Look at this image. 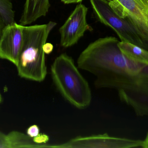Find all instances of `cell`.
I'll return each mask as SVG.
<instances>
[{
    "label": "cell",
    "mask_w": 148,
    "mask_h": 148,
    "mask_svg": "<svg viewBox=\"0 0 148 148\" xmlns=\"http://www.w3.org/2000/svg\"><path fill=\"white\" fill-rule=\"evenodd\" d=\"M119 41L114 36L99 38L89 44L78 56V68L95 76L97 87L118 90L145 65L125 57L118 47Z\"/></svg>",
    "instance_id": "6da1fadb"
},
{
    "label": "cell",
    "mask_w": 148,
    "mask_h": 148,
    "mask_svg": "<svg viewBox=\"0 0 148 148\" xmlns=\"http://www.w3.org/2000/svg\"><path fill=\"white\" fill-rule=\"evenodd\" d=\"M56 23L23 26V42L16 66L19 76L38 82L46 79L47 68L43 47Z\"/></svg>",
    "instance_id": "7a4b0ae2"
},
{
    "label": "cell",
    "mask_w": 148,
    "mask_h": 148,
    "mask_svg": "<svg viewBox=\"0 0 148 148\" xmlns=\"http://www.w3.org/2000/svg\"><path fill=\"white\" fill-rule=\"evenodd\" d=\"M51 74L57 90L69 103L80 109L90 105L92 94L89 84L71 56L66 53L57 56L51 65Z\"/></svg>",
    "instance_id": "3957f363"
},
{
    "label": "cell",
    "mask_w": 148,
    "mask_h": 148,
    "mask_svg": "<svg viewBox=\"0 0 148 148\" xmlns=\"http://www.w3.org/2000/svg\"><path fill=\"white\" fill-rule=\"evenodd\" d=\"M90 1L98 20L112 28L121 41L131 43L147 50L146 45L134 27L116 13L107 0Z\"/></svg>",
    "instance_id": "277c9868"
},
{
    "label": "cell",
    "mask_w": 148,
    "mask_h": 148,
    "mask_svg": "<svg viewBox=\"0 0 148 148\" xmlns=\"http://www.w3.org/2000/svg\"><path fill=\"white\" fill-rule=\"evenodd\" d=\"M117 91L121 101L132 107L137 116H148V65L130 76Z\"/></svg>",
    "instance_id": "5b68a950"
},
{
    "label": "cell",
    "mask_w": 148,
    "mask_h": 148,
    "mask_svg": "<svg viewBox=\"0 0 148 148\" xmlns=\"http://www.w3.org/2000/svg\"><path fill=\"white\" fill-rule=\"evenodd\" d=\"M136 30L148 51V0H107Z\"/></svg>",
    "instance_id": "8992f818"
},
{
    "label": "cell",
    "mask_w": 148,
    "mask_h": 148,
    "mask_svg": "<svg viewBox=\"0 0 148 148\" xmlns=\"http://www.w3.org/2000/svg\"><path fill=\"white\" fill-rule=\"evenodd\" d=\"M143 141L113 137L107 134L77 136L62 144L49 145L51 148H131L142 147Z\"/></svg>",
    "instance_id": "52a82bcc"
},
{
    "label": "cell",
    "mask_w": 148,
    "mask_h": 148,
    "mask_svg": "<svg viewBox=\"0 0 148 148\" xmlns=\"http://www.w3.org/2000/svg\"><path fill=\"white\" fill-rule=\"evenodd\" d=\"M88 11V8L85 5L79 3L60 28V44L62 47L67 48L73 46L86 31L91 29L86 20Z\"/></svg>",
    "instance_id": "ba28073f"
},
{
    "label": "cell",
    "mask_w": 148,
    "mask_h": 148,
    "mask_svg": "<svg viewBox=\"0 0 148 148\" xmlns=\"http://www.w3.org/2000/svg\"><path fill=\"white\" fill-rule=\"evenodd\" d=\"M23 25L15 22L7 24L0 38V58L16 65L22 47Z\"/></svg>",
    "instance_id": "9c48e42d"
},
{
    "label": "cell",
    "mask_w": 148,
    "mask_h": 148,
    "mask_svg": "<svg viewBox=\"0 0 148 148\" xmlns=\"http://www.w3.org/2000/svg\"><path fill=\"white\" fill-rule=\"evenodd\" d=\"M50 7L49 0H26L20 24L29 25L40 17L46 16Z\"/></svg>",
    "instance_id": "30bf717a"
},
{
    "label": "cell",
    "mask_w": 148,
    "mask_h": 148,
    "mask_svg": "<svg viewBox=\"0 0 148 148\" xmlns=\"http://www.w3.org/2000/svg\"><path fill=\"white\" fill-rule=\"evenodd\" d=\"M118 47L122 54L134 62L148 65V51L134 43L119 41Z\"/></svg>",
    "instance_id": "8fae6325"
},
{
    "label": "cell",
    "mask_w": 148,
    "mask_h": 148,
    "mask_svg": "<svg viewBox=\"0 0 148 148\" xmlns=\"http://www.w3.org/2000/svg\"><path fill=\"white\" fill-rule=\"evenodd\" d=\"M9 148H49L48 144H39L23 133L13 131L7 135Z\"/></svg>",
    "instance_id": "7c38bea8"
},
{
    "label": "cell",
    "mask_w": 148,
    "mask_h": 148,
    "mask_svg": "<svg viewBox=\"0 0 148 148\" xmlns=\"http://www.w3.org/2000/svg\"><path fill=\"white\" fill-rule=\"evenodd\" d=\"M0 15L7 25L15 22V12L10 0H0Z\"/></svg>",
    "instance_id": "4fadbf2b"
},
{
    "label": "cell",
    "mask_w": 148,
    "mask_h": 148,
    "mask_svg": "<svg viewBox=\"0 0 148 148\" xmlns=\"http://www.w3.org/2000/svg\"><path fill=\"white\" fill-rule=\"evenodd\" d=\"M34 142L39 144H46L49 140V137L46 134H40L33 138Z\"/></svg>",
    "instance_id": "5bb4252c"
},
{
    "label": "cell",
    "mask_w": 148,
    "mask_h": 148,
    "mask_svg": "<svg viewBox=\"0 0 148 148\" xmlns=\"http://www.w3.org/2000/svg\"><path fill=\"white\" fill-rule=\"evenodd\" d=\"M40 128L36 125H33L30 126L27 130V135L32 138L38 136L40 134Z\"/></svg>",
    "instance_id": "9a60e30c"
},
{
    "label": "cell",
    "mask_w": 148,
    "mask_h": 148,
    "mask_svg": "<svg viewBox=\"0 0 148 148\" xmlns=\"http://www.w3.org/2000/svg\"><path fill=\"white\" fill-rule=\"evenodd\" d=\"M44 52L45 54H49L53 51V46L51 43H46L43 47Z\"/></svg>",
    "instance_id": "2e32d148"
},
{
    "label": "cell",
    "mask_w": 148,
    "mask_h": 148,
    "mask_svg": "<svg viewBox=\"0 0 148 148\" xmlns=\"http://www.w3.org/2000/svg\"><path fill=\"white\" fill-rule=\"evenodd\" d=\"M6 25L7 24H6L4 19L0 15V38H1V36L3 30V29L5 28Z\"/></svg>",
    "instance_id": "e0dca14e"
},
{
    "label": "cell",
    "mask_w": 148,
    "mask_h": 148,
    "mask_svg": "<svg viewBox=\"0 0 148 148\" xmlns=\"http://www.w3.org/2000/svg\"><path fill=\"white\" fill-rule=\"evenodd\" d=\"M83 0H61L62 2L65 4H69V3H77L81 2Z\"/></svg>",
    "instance_id": "ac0fdd59"
},
{
    "label": "cell",
    "mask_w": 148,
    "mask_h": 148,
    "mask_svg": "<svg viewBox=\"0 0 148 148\" xmlns=\"http://www.w3.org/2000/svg\"><path fill=\"white\" fill-rule=\"evenodd\" d=\"M143 148H148V133L147 134L146 139L143 141Z\"/></svg>",
    "instance_id": "d6986e66"
},
{
    "label": "cell",
    "mask_w": 148,
    "mask_h": 148,
    "mask_svg": "<svg viewBox=\"0 0 148 148\" xmlns=\"http://www.w3.org/2000/svg\"><path fill=\"white\" fill-rule=\"evenodd\" d=\"M2 101V97L1 95V93H0V103Z\"/></svg>",
    "instance_id": "ffe728a7"
}]
</instances>
